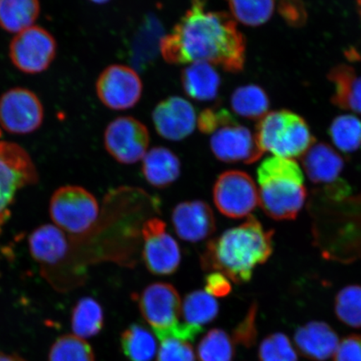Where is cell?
Masks as SVG:
<instances>
[{"label":"cell","mask_w":361,"mask_h":361,"mask_svg":"<svg viewBox=\"0 0 361 361\" xmlns=\"http://www.w3.org/2000/svg\"><path fill=\"white\" fill-rule=\"evenodd\" d=\"M140 310L153 331H162L178 324L182 311L179 293L170 283H152L138 297Z\"/></svg>","instance_id":"cell-14"},{"label":"cell","mask_w":361,"mask_h":361,"mask_svg":"<svg viewBox=\"0 0 361 361\" xmlns=\"http://www.w3.org/2000/svg\"><path fill=\"white\" fill-rule=\"evenodd\" d=\"M210 147L219 161L228 164H251L259 161L264 154L255 134L234 119L211 134Z\"/></svg>","instance_id":"cell-12"},{"label":"cell","mask_w":361,"mask_h":361,"mask_svg":"<svg viewBox=\"0 0 361 361\" xmlns=\"http://www.w3.org/2000/svg\"><path fill=\"white\" fill-rule=\"evenodd\" d=\"M273 252V232L250 216L207 243L201 256L202 268L225 275L235 283L250 281L254 270Z\"/></svg>","instance_id":"cell-2"},{"label":"cell","mask_w":361,"mask_h":361,"mask_svg":"<svg viewBox=\"0 0 361 361\" xmlns=\"http://www.w3.org/2000/svg\"><path fill=\"white\" fill-rule=\"evenodd\" d=\"M200 361H233V341L220 329H211L197 346Z\"/></svg>","instance_id":"cell-30"},{"label":"cell","mask_w":361,"mask_h":361,"mask_svg":"<svg viewBox=\"0 0 361 361\" xmlns=\"http://www.w3.org/2000/svg\"><path fill=\"white\" fill-rule=\"evenodd\" d=\"M39 13V0H0V27L16 35L35 25Z\"/></svg>","instance_id":"cell-23"},{"label":"cell","mask_w":361,"mask_h":361,"mask_svg":"<svg viewBox=\"0 0 361 361\" xmlns=\"http://www.w3.org/2000/svg\"><path fill=\"white\" fill-rule=\"evenodd\" d=\"M255 137L264 153L293 160L315 142L306 121L290 110L269 111L257 124Z\"/></svg>","instance_id":"cell-4"},{"label":"cell","mask_w":361,"mask_h":361,"mask_svg":"<svg viewBox=\"0 0 361 361\" xmlns=\"http://www.w3.org/2000/svg\"><path fill=\"white\" fill-rule=\"evenodd\" d=\"M37 180V170L29 153L16 143L0 142V232L10 218L17 193Z\"/></svg>","instance_id":"cell-5"},{"label":"cell","mask_w":361,"mask_h":361,"mask_svg":"<svg viewBox=\"0 0 361 361\" xmlns=\"http://www.w3.org/2000/svg\"><path fill=\"white\" fill-rule=\"evenodd\" d=\"M307 177L315 184L336 186L344 169V160L336 148L314 142L302 157Z\"/></svg>","instance_id":"cell-17"},{"label":"cell","mask_w":361,"mask_h":361,"mask_svg":"<svg viewBox=\"0 0 361 361\" xmlns=\"http://www.w3.org/2000/svg\"><path fill=\"white\" fill-rule=\"evenodd\" d=\"M103 324V310L97 300L85 297L76 304L71 319L75 336L81 338L97 336L102 331Z\"/></svg>","instance_id":"cell-26"},{"label":"cell","mask_w":361,"mask_h":361,"mask_svg":"<svg viewBox=\"0 0 361 361\" xmlns=\"http://www.w3.org/2000/svg\"><path fill=\"white\" fill-rule=\"evenodd\" d=\"M44 116L42 102L32 90L16 87L0 97V126L8 133H32L42 125Z\"/></svg>","instance_id":"cell-9"},{"label":"cell","mask_w":361,"mask_h":361,"mask_svg":"<svg viewBox=\"0 0 361 361\" xmlns=\"http://www.w3.org/2000/svg\"><path fill=\"white\" fill-rule=\"evenodd\" d=\"M234 20L248 27L264 25L272 18L275 0H228Z\"/></svg>","instance_id":"cell-28"},{"label":"cell","mask_w":361,"mask_h":361,"mask_svg":"<svg viewBox=\"0 0 361 361\" xmlns=\"http://www.w3.org/2000/svg\"><path fill=\"white\" fill-rule=\"evenodd\" d=\"M142 173L152 186L164 188L173 183L180 176L178 157L168 148L151 149L142 158Z\"/></svg>","instance_id":"cell-22"},{"label":"cell","mask_w":361,"mask_h":361,"mask_svg":"<svg viewBox=\"0 0 361 361\" xmlns=\"http://www.w3.org/2000/svg\"><path fill=\"white\" fill-rule=\"evenodd\" d=\"M31 255L44 264H55L66 255L68 242L65 232L56 225L45 224L30 234Z\"/></svg>","instance_id":"cell-21"},{"label":"cell","mask_w":361,"mask_h":361,"mask_svg":"<svg viewBox=\"0 0 361 361\" xmlns=\"http://www.w3.org/2000/svg\"><path fill=\"white\" fill-rule=\"evenodd\" d=\"M143 260L153 274H173L180 263L178 243L166 231V224L159 219H151L143 225Z\"/></svg>","instance_id":"cell-13"},{"label":"cell","mask_w":361,"mask_h":361,"mask_svg":"<svg viewBox=\"0 0 361 361\" xmlns=\"http://www.w3.org/2000/svg\"><path fill=\"white\" fill-rule=\"evenodd\" d=\"M162 57L171 65L207 62L239 73L246 61V40L229 13L207 10L202 0L191 6L161 39Z\"/></svg>","instance_id":"cell-1"},{"label":"cell","mask_w":361,"mask_h":361,"mask_svg":"<svg viewBox=\"0 0 361 361\" xmlns=\"http://www.w3.org/2000/svg\"><path fill=\"white\" fill-rule=\"evenodd\" d=\"M259 205L269 218L293 220L306 201L305 176L293 159L270 157L258 169Z\"/></svg>","instance_id":"cell-3"},{"label":"cell","mask_w":361,"mask_h":361,"mask_svg":"<svg viewBox=\"0 0 361 361\" xmlns=\"http://www.w3.org/2000/svg\"><path fill=\"white\" fill-rule=\"evenodd\" d=\"M143 85L133 68L112 65L106 68L96 83L99 100L107 108L125 111L134 107L142 97Z\"/></svg>","instance_id":"cell-11"},{"label":"cell","mask_w":361,"mask_h":361,"mask_svg":"<svg viewBox=\"0 0 361 361\" xmlns=\"http://www.w3.org/2000/svg\"><path fill=\"white\" fill-rule=\"evenodd\" d=\"M232 120L233 117L224 109H206L197 116V126L203 134L211 135L221 126Z\"/></svg>","instance_id":"cell-36"},{"label":"cell","mask_w":361,"mask_h":361,"mask_svg":"<svg viewBox=\"0 0 361 361\" xmlns=\"http://www.w3.org/2000/svg\"><path fill=\"white\" fill-rule=\"evenodd\" d=\"M334 361H361V336L345 338L338 344Z\"/></svg>","instance_id":"cell-37"},{"label":"cell","mask_w":361,"mask_h":361,"mask_svg":"<svg viewBox=\"0 0 361 361\" xmlns=\"http://www.w3.org/2000/svg\"><path fill=\"white\" fill-rule=\"evenodd\" d=\"M295 343L302 355L311 360L324 361L335 355L337 334L326 323L312 322L297 329Z\"/></svg>","instance_id":"cell-18"},{"label":"cell","mask_w":361,"mask_h":361,"mask_svg":"<svg viewBox=\"0 0 361 361\" xmlns=\"http://www.w3.org/2000/svg\"><path fill=\"white\" fill-rule=\"evenodd\" d=\"M334 105L351 114L361 115V74L353 67L341 64L329 71Z\"/></svg>","instance_id":"cell-19"},{"label":"cell","mask_w":361,"mask_h":361,"mask_svg":"<svg viewBox=\"0 0 361 361\" xmlns=\"http://www.w3.org/2000/svg\"><path fill=\"white\" fill-rule=\"evenodd\" d=\"M219 306L214 296L204 291H194L185 297L182 313L185 322L201 326L214 320L219 314Z\"/></svg>","instance_id":"cell-29"},{"label":"cell","mask_w":361,"mask_h":361,"mask_svg":"<svg viewBox=\"0 0 361 361\" xmlns=\"http://www.w3.org/2000/svg\"><path fill=\"white\" fill-rule=\"evenodd\" d=\"M0 361H27L16 355L6 354L0 352Z\"/></svg>","instance_id":"cell-39"},{"label":"cell","mask_w":361,"mask_h":361,"mask_svg":"<svg viewBox=\"0 0 361 361\" xmlns=\"http://www.w3.org/2000/svg\"><path fill=\"white\" fill-rule=\"evenodd\" d=\"M180 83L185 93L193 100L210 102L218 97L221 78L213 65L195 62L184 68Z\"/></svg>","instance_id":"cell-20"},{"label":"cell","mask_w":361,"mask_h":361,"mask_svg":"<svg viewBox=\"0 0 361 361\" xmlns=\"http://www.w3.org/2000/svg\"><path fill=\"white\" fill-rule=\"evenodd\" d=\"M336 314L346 326L361 328V286H349L337 293Z\"/></svg>","instance_id":"cell-32"},{"label":"cell","mask_w":361,"mask_h":361,"mask_svg":"<svg viewBox=\"0 0 361 361\" xmlns=\"http://www.w3.org/2000/svg\"><path fill=\"white\" fill-rule=\"evenodd\" d=\"M150 142L147 126L132 116L113 120L104 133L106 151L117 161L133 164L146 155Z\"/></svg>","instance_id":"cell-10"},{"label":"cell","mask_w":361,"mask_h":361,"mask_svg":"<svg viewBox=\"0 0 361 361\" xmlns=\"http://www.w3.org/2000/svg\"><path fill=\"white\" fill-rule=\"evenodd\" d=\"M49 214L63 231L80 234L96 223L99 205L96 197L82 187L67 185L53 193Z\"/></svg>","instance_id":"cell-6"},{"label":"cell","mask_w":361,"mask_h":361,"mask_svg":"<svg viewBox=\"0 0 361 361\" xmlns=\"http://www.w3.org/2000/svg\"><path fill=\"white\" fill-rule=\"evenodd\" d=\"M205 290L214 297H225L232 290L231 283L225 275L215 272L212 273L205 279Z\"/></svg>","instance_id":"cell-38"},{"label":"cell","mask_w":361,"mask_h":361,"mask_svg":"<svg viewBox=\"0 0 361 361\" xmlns=\"http://www.w3.org/2000/svg\"><path fill=\"white\" fill-rule=\"evenodd\" d=\"M49 361H94L92 347L75 335L58 338L49 353Z\"/></svg>","instance_id":"cell-31"},{"label":"cell","mask_w":361,"mask_h":361,"mask_svg":"<svg viewBox=\"0 0 361 361\" xmlns=\"http://www.w3.org/2000/svg\"><path fill=\"white\" fill-rule=\"evenodd\" d=\"M196 111L183 97H170L158 103L152 112V121L161 137L169 141H182L190 135L197 126Z\"/></svg>","instance_id":"cell-15"},{"label":"cell","mask_w":361,"mask_h":361,"mask_svg":"<svg viewBox=\"0 0 361 361\" xmlns=\"http://www.w3.org/2000/svg\"><path fill=\"white\" fill-rule=\"evenodd\" d=\"M258 307L252 304L245 318L233 329V343L250 348L255 345L257 338L256 316Z\"/></svg>","instance_id":"cell-35"},{"label":"cell","mask_w":361,"mask_h":361,"mask_svg":"<svg viewBox=\"0 0 361 361\" xmlns=\"http://www.w3.org/2000/svg\"><path fill=\"white\" fill-rule=\"evenodd\" d=\"M121 345L126 357L130 361H151L157 353L155 338L137 324L121 334Z\"/></svg>","instance_id":"cell-27"},{"label":"cell","mask_w":361,"mask_h":361,"mask_svg":"<svg viewBox=\"0 0 361 361\" xmlns=\"http://www.w3.org/2000/svg\"><path fill=\"white\" fill-rule=\"evenodd\" d=\"M259 361H298L290 340L282 333L273 334L261 343Z\"/></svg>","instance_id":"cell-33"},{"label":"cell","mask_w":361,"mask_h":361,"mask_svg":"<svg viewBox=\"0 0 361 361\" xmlns=\"http://www.w3.org/2000/svg\"><path fill=\"white\" fill-rule=\"evenodd\" d=\"M355 4L356 10H357L361 20V0H355Z\"/></svg>","instance_id":"cell-40"},{"label":"cell","mask_w":361,"mask_h":361,"mask_svg":"<svg viewBox=\"0 0 361 361\" xmlns=\"http://www.w3.org/2000/svg\"><path fill=\"white\" fill-rule=\"evenodd\" d=\"M157 361H195V355L188 341L168 338L161 341Z\"/></svg>","instance_id":"cell-34"},{"label":"cell","mask_w":361,"mask_h":361,"mask_svg":"<svg viewBox=\"0 0 361 361\" xmlns=\"http://www.w3.org/2000/svg\"><path fill=\"white\" fill-rule=\"evenodd\" d=\"M328 133L338 152L351 154L361 148V120L357 115L346 113L336 116Z\"/></svg>","instance_id":"cell-25"},{"label":"cell","mask_w":361,"mask_h":361,"mask_svg":"<svg viewBox=\"0 0 361 361\" xmlns=\"http://www.w3.org/2000/svg\"><path fill=\"white\" fill-rule=\"evenodd\" d=\"M214 200L221 214L230 219H243L259 206V189L245 171H227L216 180Z\"/></svg>","instance_id":"cell-8"},{"label":"cell","mask_w":361,"mask_h":361,"mask_svg":"<svg viewBox=\"0 0 361 361\" xmlns=\"http://www.w3.org/2000/svg\"><path fill=\"white\" fill-rule=\"evenodd\" d=\"M56 40L37 25L21 31L13 38L8 49L13 65L23 73L35 75L47 71L55 60Z\"/></svg>","instance_id":"cell-7"},{"label":"cell","mask_w":361,"mask_h":361,"mask_svg":"<svg viewBox=\"0 0 361 361\" xmlns=\"http://www.w3.org/2000/svg\"><path fill=\"white\" fill-rule=\"evenodd\" d=\"M90 1L97 4H103L109 2L110 0H90Z\"/></svg>","instance_id":"cell-41"},{"label":"cell","mask_w":361,"mask_h":361,"mask_svg":"<svg viewBox=\"0 0 361 361\" xmlns=\"http://www.w3.org/2000/svg\"><path fill=\"white\" fill-rule=\"evenodd\" d=\"M171 222L176 233L186 242L204 240L216 230L214 212L202 201L179 203L173 212Z\"/></svg>","instance_id":"cell-16"},{"label":"cell","mask_w":361,"mask_h":361,"mask_svg":"<svg viewBox=\"0 0 361 361\" xmlns=\"http://www.w3.org/2000/svg\"><path fill=\"white\" fill-rule=\"evenodd\" d=\"M230 104L235 114L248 120L259 121L269 112L267 93L254 84L243 85L234 90Z\"/></svg>","instance_id":"cell-24"}]
</instances>
